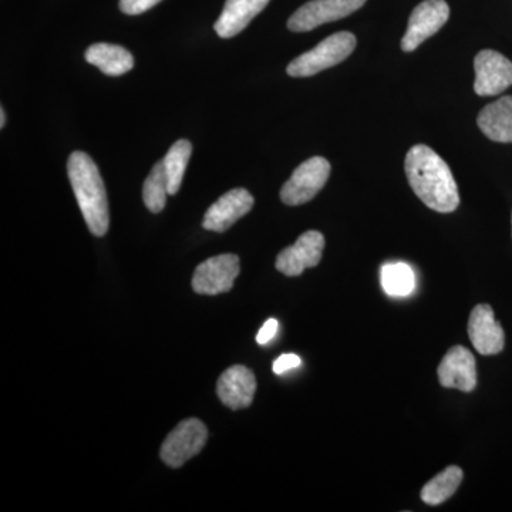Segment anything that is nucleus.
I'll return each mask as SVG.
<instances>
[{"label":"nucleus","instance_id":"1","mask_svg":"<svg viewBox=\"0 0 512 512\" xmlns=\"http://www.w3.org/2000/svg\"><path fill=\"white\" fill-rule=\"evenodd\" d=\"M404 171L414 194L430 210L448 214L460 205V194L453 173L430 147L419 144L410 148L404 161Z\"/></svg>","mask_w":512,"mask_h":512},{"label":"nucleus","instance_id":"2","mask_svg":"<svg viewBox=\"0 0 512 512\" xmlns=\"http://www.w3.org/2000/svg\"><path fill=\"white\" fill-rule=\"evenodd\" d=\"M67 175L87 227L94 237H104L110 227V212L99 168L89 154L74 151L67 161Z\"/></svg>","mask_w":512,"mask_h":512},{"label":"nucleus","instance_id":"3","mask_svg":"<svg viewBox=\"0 0 512 512\" xmlns=\"http://www.w3.org/2000/svg\"><path fill=\"white\" fill-rule=\"evenodd\" d=\"M356 47V37L350 32H339L326 37L309 52L296 57L289 63L288 72L291 77H311L330 67L338 66L352 55Z\"/></svg>","mask_w":512,"mask_h":512},{"label":"nucleus","instance_id":"4","mask_svg":"<svg viewBox=\"0 0 512 512\" xmlns=\"http://www.w3.org/2000/svg\"><path fill=\"white\" fill-rule=\"evenodd\" d=\"M329 175L330 164L326 158H309L293 171L292 177L282 187V202L296 207L313 200L328 183Z\"/></svg>","mask_w":512,"mask_h":512},{"label":"nucleus","instance_id":"5","mask_svg":"<svg viewBox=\"0 0 512 512\" xmlns=\"http://www.w3.org/2000/svg\"><path fill=\"white\" fill-rule=\"evenodd\" d=\"M208 440V430L198 419L181 421L161 446V458L168 467H183L188 460L197 456Z\"/></svg>","mask_w":512,"mask_h":512},{"label":"nucleus","instance_id":"6","mask_svg":"<svg viewBox=\"0 0 512 512\" xmlns=\"http://www.w3.org/2000/svg\"><path fill=\"white\" fill-rule=\"evenodd\" d=\"M241 272L239 258L234 254L212 256L197 266L192 276V289L198 295H220L234 288Z\"/></svg>","mask_w":512,"mask_h":512},{"label":"nucleus","instance_id":"7","mask_svg":"<svg viewBox=\"0 0 512 512\" xmlns=\"http://www.w3.org/2000/svg\"><path fill=\"white\" fill-rule=\"evenodd\" d=\"M365 3L366 0H311L293 13L288 29L296 33L309 32L352 15Z\"/></svg>","mask_w":512,"mask_h":512},{"label":"nucleus","instance_id":"8","mask_svg":"<svg viewBox=\"0 0 512 512\" xmlns=\"http://www.w3.org/2000/svg\"><path fill=\"white\" fill-rule=\"evenodd\" d=\"M450 18L446 0H424L414 8L409 28L402 39L403 52H413L429 37L436 35Z\"/></svg>","mask_w":512,"mask_h":512},{"label":"nucleus","instance_id":"9","mask_svg":"<svg viewBox=\"0 0 512 512\" xmlns=\"http://www.w3.org/2000/svg\"><path fill=\"white\" fill-rule=\"evenodd\" d=\"M478 96H497L512 86V62L495 50H481L474 59Z\"/></svg>","mask_w":512,"mask_h":512},{"label":"nucleus","instance_id":"10","mask_svg":"<svg viewBox=\"0 0 512 512\" xmlns=\"http://www.w3.org/2000/svg\"><path fill=\"white\" fill-rule=\"evenodd\" d=\"M325 237L319 231L302 234L292 247L276 258V269L286 276H299L306 268H315L322 259Z\"/></svg>","mask_w":512,"mask_h":512},{"label":"nucleus","instance_id":"11","mask_svg":"<svg viewBox=\"0 0 512 512\" xmlns=\"http://www.w3.org/2000/svg\"><path fill=\"white\" fill-rule=\"evenodd\" d=\"M254 207V197L245 188H235L222 195L220 200L205 212L202 227L207 231L225 232Z\"/></svg>","mask_w":512,"mask_h":512},{"label":"nucleus","instance_id":"12","mask_svg":"<svg viewBox=\"0 0 512 512\" xmlns=\"http://www.w3.org/2000/svg\"><path fill=\"white\" fill-rule=\"evenodd\" d=\"M437 375L441 386L446 389L473 392L477 386L476 359L473 353L463 346H454L441 360Z\"/></svg>","mask_w":512,"mask_h":512},{"label":"nucleus","instance_id":"13","mask_svg":"<svg viewBox=\"0 0 512 512\" xmlns=\"http://www.w3.org/2000/svg\"><path fill=\"white\" fill-rule=\"evenodd\" d=\"M468 336L480 355L493 356L503 352L504 330L495 320L493 308L487 303H481L471 311Z\"/></svg>","mask_w":512,"mask_h":512},{"label":"nucleus","instance_id":"14","mask_svg":"<svg viewBox=\"0 0 512 512\" xmlns=\"http://www.w3.org/2000/svg\"><path fill=\"white\" fill-rule=\"evenodd\" d=\"M255 393V375L248 367L241 365L229 367L218 379V397L222 404L231 410L247 409L254 402Z\"/></svg>","mask_w":512,"mask_h":512},{"label":"nucleus","instance_id":"15","mask_svg":"<svg viewBox=\"0 0 512 512\" xmlns=\"http://www.w3.org/2000/svg\"><path fill=\"white\" fill-rule=\"evenodd\" d=\"M271 0H227L214 29L222 39L239 35Z\"/></svg>","mask_w":512,"mask_h":512},{"label":"nucleus","instance_id":"16","mask_svg":"<svg viewBox=\"0 0 512 512\" xmlns=\"http://www.w3.org/2000/svg\"><path fill=\"white\" fill-rule=\"evenodd\" d=\"M478 127L495 143H512V96L485 106L478 114Z\"/></svg>","mask_w":512,"mask_h":512},{"label":"nucleus","instance_id":"17","mask_svg":"<svg viewBox=\"0 0 512 512\" xmlns=\"http://www.w3.org/2000/svg\"><path fill=\"white\" fill-rule=\"evenodd\" d=\"M86 62L99 67L107 76H123L134 67V57L126 49L111 43H96L86 50Z\"/></svg>","mask_w":512,"mask_h":512},{"label":"nucleus","instance_id":"18","mask_svg":"<svg viewBox=\"0 0 512 512\" xmlns=\"http://www.w3.org/2000/svg\"><path fill=\"white\" fill-rule=\"evenodd\" d=\"M463 478L464 473L460 467H447L446 470L441 471L433 480L424 485L420 494L421 500L424 504L431 505V507L446 503L448 498L456 494Z\"/></svg>","mask_w":512,"mask_h":512},{"label":"nucleus","instance_id":"19","mask_svg":"<svg viewBox=\"0 0 512 512\" xmlns=\"http://www.w3.org/2000/svg\"><path fill=\"white\" fill-rule=\"evenodd\" d=\"M380 284L387 295L404 298L416 289V275L404 262H394L382 266Z\"/></svg>","mask_w":512,"mask_h":512},{"label":"nucleus","instance_id":"20","mask_svg":"<svg viewBox=\"0 0 512 512\" xmlns=\"http://www.w3.org/2000/svg\"><path fill=\"white\" fill-rule=\"evenodd\" d=\"M192 154V144L188 140H178L168 151L163 163L167 174L170 195L177 194L183 184L185 170Z\"/></svg>","mask_w":512,"mask_h":512},{"label":"nucleus","instance_id":"21","mask_svg":"<svg viewBox=\"0 0 512 512\" xmlns=\"http://www.w3.org/2000/svg\"><path fill=\"white\" fill-rule=\"evenodd\" d=\"M168 195H170V191H168L164 163L158 161L157 164H154L153 170L148 174L146 183H144L143 201L148 211L158 214L164 210Z\"/></svg>","mask_w":512,"mask_h":512},{"label":"nucleus","instance_id":"22","mask_svg":"<svg viewBox=\"0 0 512 512\" xmlns=\"http://www.w3.org/2000/svg\"><path fill=\"white\" fill-rule=\"evenodd\" d=\"M161 0H120V10L126 15L137 16L153 9Z\"/></svg>","mask_w":512,"mask_h":512},{"label":"nucleus","instance_id":"23","mask_svg":"<svg viewBox=\"0 0 512 512\" xmlns=\"http://www.w3.org/2000/svg\"><path fill=\"white\" fill-rule=\"evenodd\" d=\"M301 365V357L292 355V353H286V355L279 356L275 360L272 369H274L275 375H284L288 370L296 369V367Z\"/></svg>","mask_w":512,"mask_h":512},{"label":"nucleus","instance_id":"24","mask_svg":"<svg viewBox=\"0 0 512 512\" xmlns=\"http://www.w3.org/2000/svg\"><path fill=\"white\" fill-rule=\"evenodd\" d=\"M279 323L276 319L266 320L264 326H262L261 330H259L258 335H256V342L261 346L268 345L272 339L275 338L276 332H278Z\"/></svg>","mask_w":512,"mask_h":512},{"label":"nucleus","instance_id":"25","mask_svg":"<svg viewBox=\"0 0 512 512\" xmlns=\"http://www.w3.org/2000/svg\"><path fill=\"white\" fill-rule=\"evenodd\" d=\"M5 123H6V113H5V109H0V127H5Z\"/></svg>","mask_w":512,"mask_h":512}]
</instances>
